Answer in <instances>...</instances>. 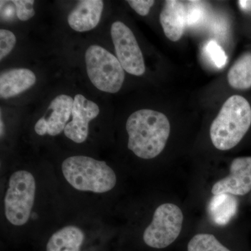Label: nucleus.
I'll return each instance as SVG.
<instances>
[{
	"label": "nucleus",
	"mask_w": 251,
	"mask_h": 251,
	"mask_svg": "<svg viewBox=\"0 0 251 251\" xmlns=\"http://www.w3.org/2000/svg\"><path fill=\"white\" fill-rule=\"evenodd\" d=\"M126 128L128 148L143 159H152L164 150L171 133L168 117L156 110L142 109L132 113Z\"/></svg>",
	"instance_id": "nucleus-1"
},
{
	"label": "nucleus",
	"mask_w": 251,
	"mask_h": 251,
	"mask_svg": "<svg viewBox=\"0 0 251 251\" xmlns=\"http://www.w3.org/2000/svg\"><path fill=\"white\" fill-rule=\"evenodd\" d=\"M251 125L250 103L241 96H232L225 102L211 124V142L221 151L231 150L240 143Z\"/></svg>",
	"instance_id": "nucleus-2"
},
{
	"label": "nucleus",
	"mask_w": 251,
	"mask_h": 251,
	"mask_svg": "<svg viewBox=\"0 0 251 251\" xmlns=\"http://www.w3.org/2000/svg\"><path fill=\"white\" fill-rule=\"evenodd\" d=\"M64 178L75 189L95 193L108 192L115 188L117 176L105 161L85 156H74L63 161Z\"/></svg>",
	"instance_id": "nucleus-3"
},
{
	"label": "nucleus",
	"mask_w": 251,
	"mask_h": 251,
	"mask_svg": "<svg viewBox=\"0 0 251 251\" xmlns=\"http://www.w3.org/2000/svg\"><path fill=\"white\" fill-rule=\"evenodd\" d=\"M87 75L96 88L115 94L125 82V69L113 54L100 46H91L85 54Z\"/></svg>",
	"instance_id": "nucleus-4"
},
{
	"label": "nucleus",
	"mask_w": 251,
	"mask_h": 251,
	"mask_svg": "<svg viewBox=\"0 0 251 251\" xmlns=\"http://www.w3.org/2000/svg\"><path fill=\"white\" fill-rule=\"evenodd\" d=\"M35 195V179L29 172L18 171L13 173L4 197L5 216L9 223L16 226L27 224Z\"/></svg>",
	"instance_id": "nucleus-5"
},
{
	"label": "nucleus",
	"mask_w": 251,
	"mask_h": 251,
	"mask_svg": "<svg viewBox=\"0 0 251 251\" xmlns=\"http://www.w3.org/2000/svg\"><path fill=\"white\" fill-rule=\"evenodd\" d=\"M183 220L184 216L179 206L171 203L161 204L155 211L152 221L144 232V242L153 249L168 247L181 233Z\"/></svg>",
	"instance_id": "nucleus-6"
},
{
	"label": "nucleus",
	"mask_w": 251,
	"mask_h": 251,
	"mask_svg": "<svg viewBox=\"0 0 251 251\" xmlns=\"http://www.w3.org/2000/svg\"><path fill=\"white\" fill-rule=\"evenodd\" d=\"M110 34L117 58L125 71L136 76L143 75L145 72L143 52L131 29L121 21H115Z\"/></svg>",
	"instance_id": "nucleus-7"
},
{
	"label": "nucleus",
	"mask_w": 251,
	"mask_h": 251,
	"mask_svg": "<svg viewBox=\"0 0 251 251\" xmlns=\"http://www.w3.org/2000/svg\"><path fill=\"white\" fill-rule=\"evenodd\" d=\"M99 112L100 109L95 102L82 94H76L74 97L72 121L67 124L64 135L74 143H84L88 137L90 122L99 116Z\"/></svg>",
	"instance_id": "nucleus-8"
},
{
	"label": "nucleus",
	"mask_w": 251,
	"mask_h": 251,
	"mask_svg": "<svg viewBox=\"0 0 251 251\" xmlns=\"http://www.w3.org/2000/svg\"><path fill=\"white\" fill-rule=\"evenodd\" d=\"M251 191V157H239L231 163L229 174L214 184L211 193L244 196Z\"/></svg>",
	"instance_id": "nucleus-9"
},
{
	"label": "nucleus",
	"mask_w": 251,
	"mask_h": 251,
	"mask_svg": "<svg viewBox=\"0 0 251 251\" xmlns=\"http://www.w3.org/2000/svg\"><path fill=\"white\" fill-rule=\"evenodd\" d=\"M101 0H82L68 15V24L74 31L85 32L98 25L103 11Z\"/></svg>",
	"instance_id": "nucleus-10"
},
{
	"label": "nucleus",
	"mask_w": 251,
	"mask_h": 251,
	"mask_svg": "<svg viewBox=\"0 0 251 251\" xmlns=\"http://www.w3.org/2000/svg\"><path fill=\"white\" fill-rule=\"evenodd\" d=\"M36 77L30 69H9L0 75V97L8 99L16 97L35 85Z\"/></svg>",
	"instance_id": "nucleus-11"
},
{
	"label": "nucleus",
	"mask_w": 251,
	"mask_h": 251,
	"mask_svg": "<svg viewBox=\"0 0 251 251\" xmlns=\"http://www.w3.org/2000/svg\"><path fill=\"white\" fill-rule=\"evenodd\" d=\"M160 23L168 39L179 41L186 25V9L182 1H166L160 14Z\"/></svg>",
	"instance_id": "nucleus-12"
},
{
	"label": "nucleus",
	"mask_w": 251,
	"mask_h": 251,
	"mask_svg": "<svg viewBox=\"0 0 251 251\" xmlns=\"http://www.w3.org/2000/svg\"><path fill=\"white\" fill-rule=\"evenodd\" d=\"M74 98L67 94H59L50 102L44 118L47 125L48 134L56 136L64 131L72 116Z\"/></svg>",
	"instance_id": "nucleus-13"
},
{
	"label": "nucleus",
	"mask_w": 251,
	"mask_h": 251,
	"mask_svg": "<svg viewBox=\"0 0 251 251\" xmlns=\"http://www.w3.org/2000/svg\"><path fill=\"white\" fill-rule=\"evenodd\" d=\"M238 201L231 194L222 193L211 198L208 211L211 221L218 226H226L237 214Z\"/></svg>",
	"instance_id": "nucleus-14"
},
{
	"label": "nucleus",
	"mask_w": 251,
	"mask_h": 251,
	"mask_svg": "<svg viewBox=\"0 0 251 251\" xmlns=\"http://www.w3.org/2000/svg\"><path fill=\"white\" fill-rule=\"evenodd\" d=\"M85 234L76 226H67L52 234L46 251H80Z\"/></svg>",
	"instance_id": "nucleus-15"
},
{
	"label": "nucleus",
	"mask_w": 251,
	"mask_h": 251,
	"mask_svg": "<svg viewBox=\"0 0 251 251\" xmlns=\"http://www.w3.org/2000/svg\"><path fill=\"white\" fill-rule=\"evenodd\" d=\"M229 85L237 90L251 87V52L242 54L231 67L227 75Z\"/></svg>",
	"instance_id": "nucleus-16"
},
{
	"label": "nucleus",
	"mask_w": 251,
	"mask_h": 251,
	"mask_svg": "<svg viewBox=\"0 0 251 251\" xmlns=\"http://www.w3.org/2000/svg\"><path fill=\"white\" fill-rule=\"evenodd\" d=\"M188 251H231L213 234H198L188 244Z\"/></svg>",
	"instance_id": "nucleus-17"
},
{
	"label": "nucleus",
	"mask_w": 251,
	"mask_h": 251,
	"mask_svg": "<svg viewBox=\"0 0 251 251\" xmlns=\"http://www.w3.org/2000/svg\"><path fill=\"white\" fill-rule=\"evenodd\" d=\"M205 50L216 67L223 68L227 63V57L224 49L214 41H210L206 45Z\"/></svg>",
	"instance_id": "nucleus-18"
},
{
	"label": "nucleus",
	"mask_w": 251,
	"mask_h": 251,
	"mask_svg": "<svg viewBox=\"0 0 251 251\" xmlns=\"http://www.w3.org/2000/svg\"><path fill=\"white\" fill-rule=\"evenodd\" d=\"M16 44V36L8 29L0 30V60L11 53Z\"/></svg>",
	"instance_id": "nucleus-19"
},
{
	"label": "nucleus",
	"mask_w": 251,
	"mask_h": 251,
	"mask_svg": "<svg viewBox=\"0 0 251 251\" xmlns=\"http://www.w3.org/2000/svg\"><path fill=\"white\" fill-rule=\"evenodd\" d=\"M16 6V16L21 21H27L35 16L33 0H14L11 1Z\"/></svg>",
	"instance_id": "nucleus-20"
},
{
	"label": "nucleus",
	"mask_w": 251,
	"mask_h": 251,
	"mask_svg": "<svg viewBox=\"0 0 251 251\" xmlns=\"http://www.w3.org/2000/svg\"><path fill=\"white\" fill-rule=\"evenodd\" d=\"M190 7L186 10V24L191 26L198 24L204 18V9L201 7L200 1H189Z\"/></svg>",
	"instance_id": "nucleus-21"
},
{
	"label": "nucleus",
	"mask_w": 251,
	"mask_h": 251,
	"mask_svg": "<svg viewBox=\"0 0 251 251\" xmlns=\"http://www.w3.org/2000/svg\"><path fill=\"white\" fill-rule=\"evenodd\" d=\"M127 2L137 14L145 16L150 13L155 1L153 0H128Z\"/></svg>",
	"instance_id": "nucleus-22"
},
{
	"label": "nucleus",
	"mask_w": 251,
	"mask_h": 251,
	"mask_svg": "<svg viewBox=\"0 0 251 251\" xmlns=\"http://www.w3.org/2000/svg\"><path fill=\"white\" fill-rule=\"evenodd\" d=\"M239 4L243 10L245 11L251 10V1H239Z\"/></svg>",
	"instance_id": "nucleus-23"
},
{
	"label": "nucleus",
	"mask_w": 251,
	"mask_h": 251,
	"mask_svg": "<svg viewBox=\"0 0 251 251\" xmlns=\"http://www.w3.org/2000/svg\"><path fill=\"white\" fill-rule=\"evenodd\" d=\"M1 122V136L2 137L4 132V122H3L2 119L1 118V122Z\"/></svg>",
	"instance_id": "nucleus-24"
}]
</instances>
